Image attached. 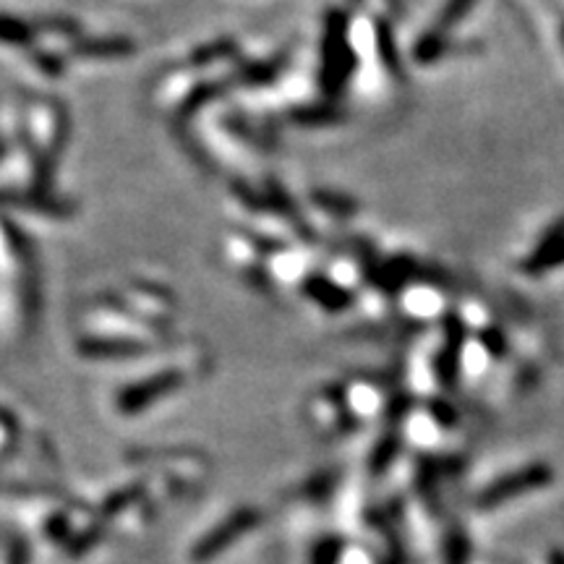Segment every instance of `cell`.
<instances>
[{
    "label": "cell",
    "instance_id": "6da1fadb",
    "mask_svg": "<svg viewBox=\"0 0 564 564\" xmlns=\"http://www.w3.org/2000/svg\"><path fill=\"white\" fill-rule=\"evenodd\" d=\"M554 478V471L549 468L547 463H534L525 465L521 471H512L507 476L497 478L494 484H489L481 494L476 497V507L478 510H494L499 504L510 502V499L528 494V491L543 489V486L551 484Z\"/></svg>",
    "mask_w": 564,
    "mask_h": 564
},
{
    "label": "cell",
    "instance_id": "7a4b0ae2",
    "mask_svg": "<svg viewBox=\"0 0 564 564\" xmlns=\"http://www.w3.org/2000/svg\"><path fill=\"white\" fill-rule=\"evenodd\" d=\"M259 523V512L256 510H241L238 515H233L230 521H225L220 528L212 530V534H206L202 541H199V547L193 549V562H206L212 560V556H217L220 551L228 549L236 538H241L246 530H251L254 525Z\"/></svg>",
    "mask_w": 564,
    "mask_h": 564
},
{
    "label": "cell",
    "instance_id": "3957f363",
    "mask_svg": "<svg viewBox=\"0 0 564 564\" xmlns=\"http://www.w3.org/2000/svg\"><path fill=\"white\" fill-rule=\"evenodd\" d=\"M560 264H564V217L543 233V238L538 241L534 254L525 259L521 270L525 275L536 277V275H543V272L560 267Z\"/></svg>",
    "mask_w": 564,
    "mask_h": 564
},
{
    "label": "cell",
    "instance_id": "277c9868",
    "mask_svg": "<svg viewBox=\"0 0 564 564\" xmlns=\"http://www.w3.org/2000/svg\"><path fill=\"white\" fill-rule=\"evenodd\" d=\"M468 560H471L468 536H465L463 530H452V534L447 536V543H444V562L447 564H468Z\"/></svg>",
    "mask_w": 564,
    "mask_h": 564
},
{
    "label": "cell",
    "instance_id": "5b68a950",
    "mask_svg": "<svg viewBox=\"0 0 564 564\" xmlns=\"http://www.w3.org/2000/svg\"><path fill=\"white\" fill-rule=\"evenodd\" d=\"M342 554L340 538H324V541L314 551V564H337Z\"/></svg>",
    "mask_w": 564,
    "mask_h": 564
},
{
    "label": "cell",
    "instance_id": "8992f818",
    "mask_svg": "<svg viewBox=\"0 0 564 564\" xmlns=\"http://www.w3.org/2000/svg\"><path fill=\"white\" fill-rule=\"evenodd\" d=\"M9 564H29V547H27V541H16L14 547H11Z\"/></svg>",
    "mask_w": 564,
    "mask_h": 564
},
{
    "label": "cell",
    "instance_id": "52a82bcc",
    "mask_svg": "<svg viewBox=\"0 0 564 564\" xmlns=\"http://www.w3.org/2000/svg\"><path fill=\"white\" fill-rule=\"evenodd\" d=\"M549 564H564V551H551Z\"/></svg>",
    "mask_w": 564,
    "mask_h": 564
},
{
    "label": "cell",
    "instance_id": "ba28073f",
    "mask_svg": "<svg viewBox=\"0 0 564 564\" xmlns=\"http://www.w3.org/2000/svg\"><path fill=\"white\" fill-rule=\"evenodd\" d=\"M562 40H564V29H562Z\"/></svg>",
    "mask_w": 564,
    "mask_h": 564
}]
</instances>
